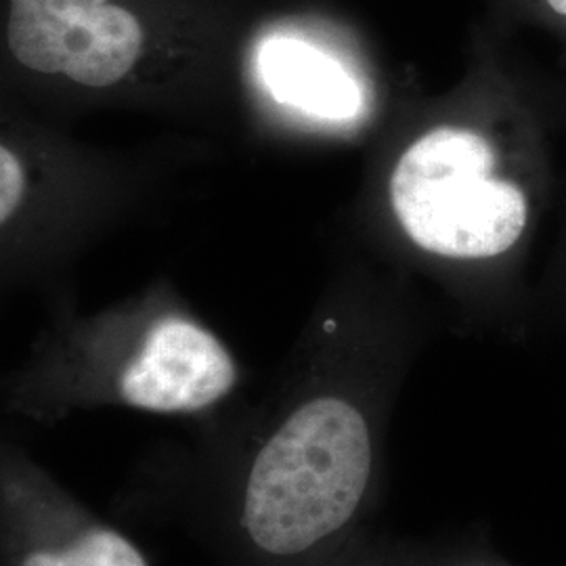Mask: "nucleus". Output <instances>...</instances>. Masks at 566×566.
<instances>
[{
  "mask_svg": "<svg viewBox=\"0 0 566 566\" xmlns=\"http://www.w3.org/2000/svg\"><path fill=\"white\" fill-rule=\"evenodd\" d=\"M556 91L491 74L468 118L428 124L405 143L386 181L405 240L472 269L483 319L521 343L535 327L528 263L556 191Z\"/></svg>",
  "mask_w": 566,
  "mask_h": 566,
  "instance_id": "f257e3e1",
  "label": "nucleus"
},
{
  "mask_svg": "<svg viewBox=\"0 0 566 566\" xmlns=\"http://www.w3.org/2000/svg\"><path fill=\"white\" fill-rule=\"evenodd\" d=\"M0 547L2 566H149L128 535L13 443L0 449Z\"/></svg>",
  "mask_w": 566,
  "mask_h": 566,
  "instance_id": "f03ea898",
  "label": "nucleus"
},
{
  "mask_svg": "<svg viewBox=\"0 0 566 566\" xmlns=\"http://www.w3.org/2000/svg\"><path fill=\"white\" fill-rule=\"evenodd\" d=\"M259 74L266 93L308 116L344 122L365 109L359 81L340 61L296 39H266L259 49Z\"/></svg>",
  "mask_w": 566,
  "mask_h": 566,
  "instance_id": "7ed1b4c3",
  "label": "nucleus"
},
{
  "mask_svg": "<svg viewBox=\"0 0 566 566\" xmlns=\"http://www.w3.org/2000/svg\"><path fill=\"white\" fill-rule=\"evenodd\" d=\"M142 23L116 4H103L74 30L60 53V74L84 86L103 88L124 78L139 60Z\"/></svg>",
  "mask_w": 566,
  "mask_h": 566,
  "instance_id": "20e7f679",
  "label": "nucleus"
},
{
  "mask_svg": "<svg viewBox=\"0 0 566 566\" xmlns=\"http://www.w3.org/2000/svg\"><path fill=\"white\" fill-rule=\"evenodd\" d=\"M107 0H11L7 41L28 70L60 74L63 41Z\"/></svg>",
  "mask_w": 566,
  "mask_h": 566,
  "instance_id": "39448f33",
  "label": "nucleus"
},
{
  "mask_svg": "<svg viewBox=\"0 0 566 566\" xmlns=\"http://www.w3.org/2000/svg\"><path fill=\"white\" fill-rule=\"evenodd\" d=\"M407 542L416 566H514L493 547L483 528H468L430 542Z\"/></svg>",
  "mask_w": 566,
  "mask_h": 566,
  "instance_id": "423d86ee",
  "label": "nucleus"
},
{
  "mask_svg": "<svg viewBox=\"0 0 566 566\" xmlns=\"http://www.w3.org/2000/svg\"><path fill=\"white\" fill-rule=\"evenodd\" d=\"M560 120L566 130V91H558ZM537 322H552L566 332V198L563 203V223L539 287L535 290V325Z\"/></svg>",
  "mask_w": 566,
  "mask_h": 566,
  "instance_id": "0eeeda50",
  "label": "nucleus"
},
{
  "mask_svg": "<svg viewBox=\"0 0 566 566\" xmlns=\"http://www.w3.org/2000/svg\"><path fill=\"white\" fill-rule=\"evenodd\" d=\"M327 566H416L407 539L365 531Z\"/></svg>",
  "mask_w": 566,
  "mask_h": 566,
  "instance_id": "6e6552de",
  "label": "nucleus"
},
{
  "mask_svg": "<svg viewBox=\"0 0 566 566\" xmlns=\"http://www.w3.org/2000/svg\"><path fill=\"white\" fill-rule=\"evenodd\" d=\"M25 193V172L20 158L7 147H0V221L7 223L20 208Z\"/></svg>",
  "mask_w": 566,
  "mask_h": 566,
  "instance_id": "1a4fd4ad",
  "label": "nucleus"
},
{
  "mask_svg": "<svg viewBox=\"0 0 566 566\" xmlns=\"http://www.w3.org/2000/svg\"><path fill=\"white\" fill-rule=\"evenodd\" d=\"M542 4L554 20L566 25V0H542Z\"/></svg>",
  "mask_w": 566,
  "mask_h": 566,
  "instance_id": "9d476101",
  "label": "nucleus"
}]
</instances>
